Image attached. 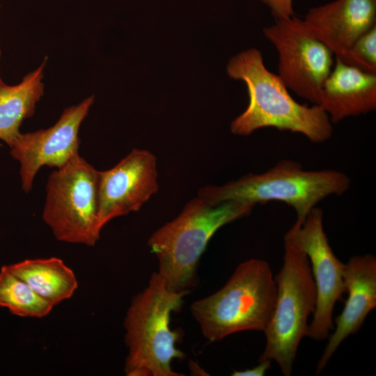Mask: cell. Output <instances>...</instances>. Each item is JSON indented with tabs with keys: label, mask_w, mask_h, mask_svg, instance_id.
I'll list each match as a JSON object with an SVG mask.
<instances>
[{
	"label": "cell",
	"mask_w": 376,
	"mask_h": 376,
	"mask_svg": "<svg viewBox=\"0 0 376 376\" xmlns=\"http://www.w3.org/2000/svg\"><path fill=\"white\" fill-rule=\"evenodd\" d=\"M228 75L244 81L249 102L245 111L230 124L233 134L248 136L264 127L299 133L315 143L329 140L333 133L328 115L318 104H301L290 95L278 75L265 65L263 54L250 48L232 57Z\"/></svg>",
	"instance_id": "cell-1"
},
{
	"label": "cell",
	"mask_w": 376,
	"mask_h": 376,
	"mask_svg": "<svg viewBox=\"0 0 376 376\" xmlns=\"http://www.w3.org/2000/svg\"><path fill=\"white\" fill-rule=\"evenodd\" d=\"M189 290L173 292L157 272L132 299L124 320L128 348L125 372L128 376H182L173 370V359L186 354L175 347L182 334L170 327L171 315L179 311Z\"/></svg>",
	"instance_id": "cell-2"
},
{
	"label": "cell",
	"mask_w": 376,
	"mask_h": 376,
	"mask_svg": "<svg viewBox=\"0 0 376 376\" xmlns=\"http://www.w3.org/2000/svg\"><path fill=\"white\" fill-rule=\"evenodd\" d=\"M253 207L235 201L211 205L196 197L153 233L148 244L157 258V273L166 287L173 292L194 287L199 260L213 235L226 224L249 215Z\"/></svg>",
	"instance_id": "cell-3"
},
{
	"label": "cell",
	"mask_w": 376,
	"mask_h": 376,
	"mask_svg": "<svg viewBox=\"0 0 376 376\" xmlns=\"http://www.w3.org/2000/svg\"><path fill=\"white\" fill-rule=\"evenodd\" d=\"M350 178L336 170L306 171L295 161L283 159L262 173H249L221 186L207 185L197 197L211 205L235 201L256 205L280 201L296 212L301 224L310 211L325 198L345 193Z\"/></svg>",
	"instance_id": "cell-4"
},
{
	"label": "cell",
	"mask_w": 376,
	"mask_h": 376,
	"mask_svg": "<svg viewBox=\"0 0 376 376\" xmlns=\"http://www.w3.org/2000/svg\"><path fill=\"white\" fill-rule=\"evenodd\" d=\"M276 284L269 263L251 258L241 263L226 284L194 301L191 313L210 342L244 331H265L272 318Z\"/></svg>",
	"instance_id": "cell-5"
},
{
	"label": "cell",
	"mask_w": 376,
	"mask_h": 376,
	"mask_svg": "<svg viewBox=\"0 0 376 376\" xmlns=\"http://www.w3.org/2000/svg\"><path fill=\"white\" fill-rule=\"evenodd\" d=\"M276 298L265 330L266 343L258 361H274L290 376L298 347L306 336L308 319L313 314L317 292L308 256L284 241L283 263L274 277Z\"/></svg>",
	"instance_id": "cell-6"
},
{
	"label": "cell",
	"mask_w": 376,
	"mask_h": 376,
	"mask_svg": "<svg viewBox=\"0 0 376 376\" xmlns=\"http://www.w3.org/2000/svg\"><path fill=\"white\" fill-rule=\"evenodd\" d=\"M98 171L77 153L49 175L42 219L58 241L93 246L99 240Z\"/></svg>",
	"instance_id": "cell-7"
},
{
	"label": "cell",
	"mask_w": 376,
	"mask_h": 376,
	"mask_svg": "<svg viewBox=\"0 0 376 376\" xmlns=\"http://www.w3.org/2000/svg\"><path fill=\"white\" fill-rule=\"evenodd\" d=\"M265 38L278 53L279 76L286 87L313 104L331 71L332 52L295 15L276 19L264 28Z\"/></svg>",
	"instance_id": "cell-8"
},
{
	"label": "cell",
	"mask_w": 376,
	"mask_h": 376,
	"mask_svg": "<svg viewBox=\"0 0 376 376\" xmlns=\"http://www.w3.org/2000/svg\"><path fill=\"white\" fill-rule=\"evenodd\" d=\"M284 241L303 251L308 258L317 292L315 309L306 336L318 341L326 339L334 328L336 303L345 292V263L334 253L323 228V211L315 207L304 222H295L284 235Z\"/></svg>",
	"instance_id": "cell-9"
},
{
	"label": "cell",
	"mask_w": 376,
	"mask_h": 376,
	"mask_svg": "<svg viewBox=\"0 0 376 376\" xmlns=\"http://www.w3.org/2000/svg\"><path fill=\"white\" fill-rule=\"evenodd\" d=\"M94 102V96L65 109L57 122L46 130L20 133L10 148L20 165L22 187L28 193L39 169L60 168L78 153L79 130Z\"/></svg>",
	"instance_id": "cell-10"
},
{
	"label": "cell",
	"mask_w": 376,
	"mask_h": 376,
	"mask_svg": "<svg viewBox=\"0 0 376 376\" xmlns=\"http://www.w3.org/2000/svg\"><path fill=\"white\" fill-rule=\"evenodd\" d=\"M98 175L100 231L111 219L138 211L159 189L157 158L147 150L133 149Z\"/></svg>",
	"instance_id": "cell-11"
},
{
	"label": "cell",
	"mask_w": 376,
	"mask_h": 376,
	"mask_svg": "<svg viewBox=\"0 0 376 376\" xmlns=\"http://www.w3.org/2000/svg\"><path fill=\"white\" fill-rule=\"evenodd\" d=\"M302 20L336 58L341 59L376 26V0H334L310 8Z\"/></svg>",
	"instance_id": "cell-12"
},
{
	"label": "cell",
	"mask_w": 376,
	"mask_h": 376,
	"mask_svg": "<svg viewBox=\"0 0 376 376\" xmlns=\"http://www.w3.org/2000/svg\"><path fill=\"white\" fill-rule=\"evenodd\" d=\"M343 282L347 298L336 328L318 361L316 374L326 366L333 354L350 335L357 333L366 318L376 308V258L372 254L354 256L345 264Z\"/></svg>",
	"instance_id": "cell-13"
},
{
	"label": "cell",
	"mask_w": 376,
	"mask_h": 376,
	"mask_svg": "<svg viewBox=\"0 0 376 376\" xmlns=\"http://www.w3.org/2000/svg\"><path fill=\"white\" fill-rule=\"evenodd\" d=\"M318 105L332 124L375 111L376 75L336 58L334 68L321 90Z\"/></svg>",
	"instance_id": "cell-14"
},
{
	"label": "cell",
	"mask_w": 376,
	"mask_h": 376,
	"mask_svg": "<svg viewBox=\"0 0 376 376\" xmlns=\"http://www.w3.org/2000/svg\"><path fill=\"white\" fill-rule=\"evenodd\" d=\"M47 58L36 70L14 86L0 88V140L10 148L20 134L22 121L31 117L36 103L44 94V68Z\"/></svg>",
	"instance_id": "cell-15"
},
{
	"label": "cell",
	"mask_w": 376,
	"mask_h": 376,
	"mask_svg": "<svg viewBox=\"0 0 376 376\" xmlns=\"http://www.w3.org/2000/svg\"><path fill=\"white\" fill-rule=\"evenodd\" d=\"M6 267L54 306L70 298L78 287L75 273L58 258L28 259Z\"/></svg>",
	"instance_id": "cell-16"
},
{
	"label": "cell",
	"mask_w": 376,
	"mask_h": 376,
	"mask_svg": "<svg viewBox=\"0 0 376 376\" xmlns=\"http://www.w3.org/2000/svg\"><path fill=\"white\" fill-rule=\"evenodd\" d=\"M0 306L17 316L41 318L54 306L4 265L0 269Z\"/></svg>",
	"instance_id": "cell-17"
},
{
	"label": "cell",
	"mask_w": 376,
	"mask_h": 376,
	"mask_svg": "<svg viewBox=\"0 0 376 376\" xmlns=\"http://www.w3.org/2000/svg\"><path fill=\"white\" fill-rule=\"evenodd\" d=\"M338 60L361 71L376 75V26L361 36L347 54Z\"/></svg>",
	"instance_id": "cell-18"
},
{
	"label": "cell",
	"mask_w": 376,
	"mask_h": 376,
	"mask_svg": "<svg viewBox=\"0 0 376 376\" xmlns=\"http://www.w3.org/2000/svg\"><path fill=\"white\" fill-rule=\"evenodd\" d=\"M270 10L276 19L289 17L294 15L293 0H259Z\"/></svg>",
	"instance_id": "cell-19"
},
{
	"label": "cell",
	"mask_w": 376,
	"mask_h": 376,
	"mask_svg": "<svg viewBox=\"0 0 376 376\" xmlns=\"http://www.w3.org/2000/svg\"><path fill=\"white\" fill-rule=\"evenodd\" d=\"M271 368V361L264 360L258 361V364L252 368L244 370H235L233 376H264L267 371Z\"/></svg>",
	"instance_id": "cell-20"
},
{
	"label": "cell",
	"mask_w": 376,
	"mask_h": 376,
	"mask_svg": "<svg viewBox=\"0 0 376 376\" xmlns=\"http://www.w3.org/2000/svg\"><path fill=\"white\" fill-rule=\"evenodd\" d=\"M0 56H1V49H0ZM4 84L3 81H2L1 77H0V88Z\"/></svg>",
	"instance_id": "cell-21"
},
{
	"label": "cell",
	"mask_w": 376,
	"mask_h": 376,
	"mask_svg": "<svg viewBox=\"0 0 376 376\" xmlns=\"http://www.w3.org/2000/svg\"><path fill=\"white\" fill-rule=\"evenodd\" d=\"M0 8H1V4H0Z\"/></svg>",
	"instance_id": "cell-22"
}]
</instances>
